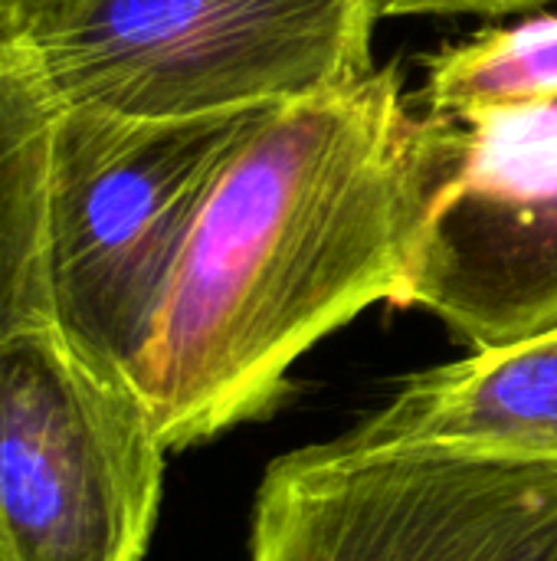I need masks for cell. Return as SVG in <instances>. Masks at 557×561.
I'll list each match as a JSON object with an SVG mask.
<instances>
[{
  "instance_id": "1",
  "label": "cell",
  "mask_w": 557,
  "mask_h": 561,
  "mask_svg": "<svg viewBox=\"0 0 557 561\" xmlns=\"http://www.w3.org/2000/svg\"><path fill=\"white\" fill-rule=\"evenodd\" d=\"M456 125L417 115L397 62L279 105L213 184L131 371L167 450L269 414L289 371L404 302Z\"/></svg>"
},
{
  "instance_id": "3",
  "label": "cell",
  "mask_w": 557,
  "mask_h": 561,
  "mask_svg": "<svg viewBox=\"0 0 557 561\" xmlns=\"http://www.w3.org/2000/svg\"><path fill=\"white\" fill-rule=\"evenodd\" d=\"M266 112L151 122L59 108L49 174L56 322L105 371L131 381L197 217Z\"/></svg>"
},
{
  "instance_id": "10",
  "label": "cell",
  "mask_w": 557,
  "mask_h": 561,
  "mask_svg": "<svg viewBox=\"0 0 557 561\" xmlns=\"http://www.w3.org/2000/svg\"><path fill=\"white\" fill-rule=\"evenodd\" d=\"M552 0H381V16H423V13H483L502 16L535 10Z\"/></svg>"
},
{
  "instance_id": "2",
  "label": "cell",
  "mask_w": 557,
  "mask_h": 561,
  "mask_svg": "<svg viewBox=\"0 0 557 561\" xmlns=\"http://www.w3.org/2000/svg\"><path fill=\"white\" fill-rule=\"evenodd\" d=\"M381 0H43L26 33L62 108L204 118L371 76Z\"/></svg>"
},
{
  "instance_id": "6",
  "label": "cell",
  "mask_w": 557,
  "mask_h": 561,
  "mask_svg": "<svg viewBox=\"0 0 557 561\" xmlns=\"http://www.w3.org/2000/svg\"><path fill=\"white\" fill-rule=\"evenodd\" d=\"M401 306L499 348L557 325V102L456 125Z\"/></svg>"
},
{
  "instance_id": "11",
  "label": "cell",
  "mask_w": 557,
  "mask_h": 561,
  "mask_svg": "<svg viewBox=\"0 0 557 561\" xmlns=\"http://www.w3.org/2000/svg\"><path fill=\"white\" fill-rule=\"evenodd\" d=\"M43 0H0V16H7V13H20L23 20L39 7Z\"/></svg>"
},
{
  "instance_id": "4",
  "label": "cell",
  "mask_w": 557,
  "mask_h": 561,
  "mask_svg": "<svg viewBox=\"0 0 557 561\" xmlns=\"http://www.w3.org/2000/svg\"><path fill=\"white\" fill-rule=\"evenodd\" d=\"M246 561H557V467L312 444L266 470Z\"/></svg>"
},
{
  "instance_id": "7",
  "label": "cell",
  "mask_w": 557,
  "mask_h": 561,
  "mask_svg": "<svg viewBox=\"0 0 557 561\" xmlns=\"http://www.w3.org/2000/svg\"><path fill=\"white\" fill-rule=\"evenodd\" d=\"M338 440L453 447L557 467V325L407 378Z\"/></svg>"
},
{
  "instance_id": "5",
  "label": "cell",
  "mask_w": 557,
  "mask_h": 561,
  "mask_svg": "<svg viewBox=\"0 0 557 561\" xmlns=\"http://www.w3.org/2000/svg\"><path fill=\"white\" fill-rule=\"evenodd\" d=\"M131 381L56 319L0 345V542L10 561H144L164 457Z\"/></svg>"
},
{
  "instance_id": "8",
  "label": "cell",
  "mask_w": 557,
  "mask_h": 561,
  "mask_svg": "<svg viewBox=\"0 0 557 561\" xmlns=\"http://www.w3.org/2000/svg\"><path fill=\"white\" fill-rule=\"evenodd\" d=\"M59 108L26 20L0 16V345L56 319L49 174ZM0 561H10L3 542Z\"/></svg>"
},
{
  "instance_id": "9",
  "label": "cell",
  "mask_w": 557,
  "mask_h": 561,
  "mask_svg": "<svg viewBox=\"0 0 557 561\" xmlns=\"http://www.w3.org/2000/svg\"><path fill=\"white\" fill-rule=\"evenodd\" d=\"M427 108L460 128L557 102V13L473 33L427 56Z\"/></svg>"
}]
</instances>
